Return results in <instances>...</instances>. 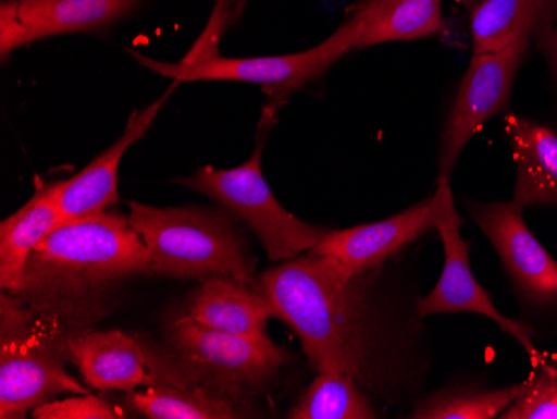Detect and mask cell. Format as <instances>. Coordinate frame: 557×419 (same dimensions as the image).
<instances>
[{
	"mask_svg": "<svg viewBox=\"0 0 557 419\" xmlns=\"http://www.w3.org/2000/svg\"><path fill=\"white\" fill-rule=\"evenodd\" d=\"M557 27V0H483L471 12L474 54L537 40Z\"/></svg>",
	"mask_w": 557,
	"mask_h": 419,
	"instance_id": "e0dca14e",
	"label": "cell"
},
{
	"mask_svg": "<svg viewBox=\"0 0 557 419\" xmlns=\"http://www.w3.org/2000/svg\"><path fill=\"white\" fill-rule=\"evenodd\" d=\"M27 33L18 17L17 0H4L0 4V56L8 59L17 47L27 46Z\"/></svg>",
	"mask_w": 557,
	"mask_h": 419,
	"instance_id": "d4e9b609",
	"label": "cell"
},
{
	"mask_svg": "<svg viewBox=\"0 0 557 419\" xmlns=\"http://www.w3.org/2000/svg\"><path fill=\"white\" fill-rule=\"evenodd\" d=\"M65 353L94 390L131 393L140 386L186 387L197 383L180 359H169L139 337L117 330L74 331L65 336Z\"/></svg>",
	"mask_w": 557,
	"mask_h": 419,
	"instance_id": "ba28073f",
	"label": "cell"
},
{
	"mask_svg": "<svg viewBox=\"0 0 557 419\" xmlns=\"http://www.w3.org/2000/svg\"><path fill=\"white\" fill-rule=\"evenodd\" d=\"M17 4L30 44L61 34L104 29L133 12L140 0H17Z\"/></svg>",
	"mask_w": 557,
	"mask_h": 419,
	"instance_id": "ac0fdd59",
	"label": "cell"
},
{
	"mask_svg": "<svg viewBox=\"0 0 557 419\" xmlns=\"http://www.w3.org/2000/svg\"><path fill=\"white\" fill-rule=\"evenodd\" d=\"M264 144L265 137H261L255 155L239 168L208 165L174 183L206 194L239 215L255 231L271 261H287L314 249L327 230L304 223L275 199L262 174Z\"/></svg>",
	"mask_w": 557,
	"mask_h": 419,
	"instance_id": "5b68a950",
	"label": "cell"
},
{
	"mask_svg": "<svg viewBox=\"0 0 557 419\" xmlns=\"http://www.w3.org/2000/svg\"><path fill=\"white\" fill-rule=\"evenodd\" d=\"M531 42L522 39L503 51L472 56L444 127L437 181L450 180L462 149L487 119L508 111L512 84Z\"/></svg>",
	"mask_w": 557,
	"mask_h": 419,
	"instance_id": "9c48e42d",
	"label": "cell"
},
{
	"mask_svg": "<svg viewBox=\"0 0 557 419\" xmlns=\"http://www.w3.org/2000/svg\"><path fill=\"white\" fill-rule=\"evenodd\" d=\"M443 197L444 184L437 181V190L433 197L379 223L349 230H327L311 251L336 259L352 276L371 273V269L383 264L404 246L436 227L443 209Z\"/></svg>",
	"mask_w": 557,
	"mask_h": 419,
	"instance_id": "7c38bea8",
	"label": "cell"
},
{
	"mask_svg": "<svg viewBox=\"0 0 557 419\" xmlns=\"http://www.w3.org/2000/svg\"><path fill=\"white\" fill-rule=\"evenodd\" d=\"M499 418L504 419H557L556 368L546 366L543 374L524 383L515 399Z\"/></svg>",
	"mask_w": 557,
	"mask_h": 419,
	"instance_id": "603a6c76",
	"label": "cell"
},
{
	"mask_svg": "<svg viewBox=\"0 0 557 419\" xmlns=\"http://www.w3.org/2000/svg\"><path fill=\"white\" fill-rule=\"evenodd\" d=\"M36 419H119L124 418L119 409L106 399L92 394H75L62 402H49L33 411Z\"/></svg>",
	"mask_w": 557,
	"mask_h": 419,
	"instance_id": "cb8c5ba5",
	"label": "cell"
},
{
	"mask_svg": "<svg viewBox=\"0 0 557 419\" xmlns=\"http://www.w3.org/2000/svg\"><path fill=\"white\" fill-rule=\"evenodd\" d=\"M62 184L64 181L40 184L29 201L0 224L2 291L17 293L30 252L62 223L59 209Z\"/></svg>",
	"mask_w": 557,
	"mask_h": 419,
	"instance_id": "2e32d148",
	"label": "cell"
},
{
	"mask_svg": "<svg viewBox=\"0 0 557 419\" xmlns=\"http://www.w3.org/2000/svg\"><path fill=\"white\" fill-rule=\"evenodd\" d=\"M443 209L437 219L436 230L440 231L441 239H443L446 261H444L443 274L434 289L424 298L419 299V315L475 312V315L486 316L500 330L511 334L521 344L529 358L533 359L534 365L546 368L549 365L534 346L533 331L515 319L500 315L494 306L490 293L478 283L472 274L471 264H469V244L461 236L462 219L454 205L449 181H443Z\"/></svg>",
	"mask_w": 557,
	"mask_h": 419,
	"instance_id": "30bf717a",
	"label": "cell"
},
{
	"mask_svg": "<svg viewBox=\"0 0 557 419\" xmlns=\"http://www.w3.org/2000/svg\"><path fill=\"white\" fill-rule=\"evenodd\" d=\"M504 130L518 169L512 202L522 209L557 206L556 131L512 112L504 115Z\"/></svg>",
	"mask_w": 557,
	"mask_h": 419,
	"instance_id": "5bb4252c",
	"label": "cell"
},
{
	"mask_svg": "<svg viewBox=\"0 0 557 419\" xmlns=\"http://www.w3.org/2000/svg\"><path fill=\"white\" fill-rule=\"evenodd\" d=\"M149 273L143 237L119 212L59 224L25 264L17 296L46 318H77L122 278ZM92 311V309H90Z\"/></svg>",
	"mask_w": 557,
	"mask_h": 419,
	"instance_id": "7a4b0ae2",
	"label": "cell"
},
{
	"mask_svg": "<svg viewBox=\"0 0 557 419\" xmlns=\"http://www.w3.org/2000/svg\"><path fill=\"white\" fill-rule=\"evenodd\" d=\"M127 403L134 411L150 419H234L240 412L230 396L202 383L190 386H149L131 391Z\"/></svg>",
	"mask_w": 557,
	"mask_h": 419,
	"instance_id": "ffe728a7",
	"label": "cell"
},
{
	"mask_svg": "<svg viewBox=\"0 0 557 419\" xmlns=\"http://www.w3.org/2000/svg\"><path fill=\"white\" fill-rule=\"evenodd\" d=\"M129 223L149 252V273L174 280L231 276L255 283V261L230 219L214 209L129 202Z\"/></svg>",
	"mask_w": 557,
	"mask_h": 419,
	"instance_id": "3957f363",
	"label": "cell"
},
{
	"mask_svg": "<svg viewBox=\"0 0 557 419\" xmlns=\"http://www.w3.org/2000/svg\"><path fill=\"white\" fill-rule=\"evenodd\" d=\"M350 14L361 19L358 49L416 40L446 30L443 0H361Z\"/></svg>",
	"mask_w": 557,
	"mask_h": 419,
	"instance_id": "d6986e66",
	"label": "cell"
},
{
	"mask_svg": "<svg viewBox=\"0 0 557 419\" xmlns=\"http://www.w3.org/2000/svg\"><path fill=\"white\" fill-rule=\"evenodd\" d=\"M522 211L512 201L469 206L522 296L536 306L557 305V261L525 226Z\"/></svg>",
	"mask_w": 557,
	"mask_h": 419,
	"instance_id": "8fae6325",
	"label": "cell"
},
{
	"mask_svg": "<svg viewBox=\"0 0 557 419\" xmlns=\"http://www.w3.org/2000/svg\"><path fill=\"white\" fill-rule=\"evenodd\" d=\"M362 33L361 19L350 14L343 26L324 42L309 51L264 58L230 59L218 54L202 58H184L181 62H161L133 52L134 59L144 67L175 83H200V81H227L261 86L269 96L283 99L300 89L312 79L322 76L334 62L358 47Z\"/></svg>",
	"mask_w": 557,
	"mask_h": 419,
	"instance_id": "8992f818",
	"label": "cell"
},
{
	"mask_svg": "<svg viewBox=\"0 0 557 419\" xmlns=\"http://www.w3.org/2000/svg\"><path fill=\"white\" fill-rule=\"evenodd\" d=\"M289 418L374 419L377 415L352 377L318 373L299 403L290 409Z\"/></svg>",
	"mask_w": 557,
	"mask_h": 419,
	"instance_id": "44dd1931",
	"label": "cell"
},
{
	"mask_svg": "<svg viewBox=\"0 0 557 419\" xmlns=\"http://www.w3.org/2000/svg\"><path fill=\"white\" fill-rule=\"evenodd\" d=\"M556 373H557V368H556Z\"/></svg>",
	"mask_w": 557,
	"mask_h": 419,
	"instance_id": "f1b7e54d",
	"label": "cell"
},
{
	"mask_svg": "<svg viewBox=\"0 0 557 419\" xmlns=\"http://www.w3.org/2000/svg\"><path fill=\"white\" fill-rule=\"evenodd\" d=\"M524 383L499 390H453L422 399L412 412L416 419H493L515 403Z\"/></svg>",
	"mask_w": 557,
	"mask_h": 419,
	"instance_id": "7402d4cb",
	"label": "cell"
},
{
	"mask_svg": "<svg viewBox=\"0 0 557 419\" xmlns=\"http://www.w3.org/2000/svg\"><path fill=\"white\" fill-rule=\"evenodd\" d=\"M187 315L212 330L265 341L272 308L264 294L231 276H211L194 293Z\"/></svg>",
	"mask_w": 557,
	"mask_h": 419,
	"instance_id": "9a60e30c",
	"label": "cell"
},
{
	"mask_svg": "<svg viewBox=\"0 0 557 419\" xmlns=\"http://www.w3.org/2000/svg\"><path fill=\"white\" fill-rule=\"evenodd\" d=\"M272 316L299 337L318 373L368 381L372 340L366 274L352 276L334 258L308 251L255 280Z\"/></svg>",
	"mask_w": 557,
	"mask_h": 419,
	"instance_id": "6da1fadb",
	"label": "cell"
},
{
	"mask_svg": "<svg viewBox=\"0 0 557 419\" xmlns=\"http://www.w3.org/2000/svg\"><path fill=\"white\" fill-rule=\"evenodd\" d=\"M454 2H458L459 5H462V8L471 14V12L474 11L481 2H483V0H454Z\"/></svg>",
	"mask_w": 557,
	"mask_h": 419,
	"instance_id": "4316f807",
	"label": "cell"
},
{
	"mask_svg": "<svg viewBox=\"0 0 557 419\" xmlns=\"http://www.w3.org/2000/svg\"><path fill=\"white\" fill-rule=\"evenodd\" d=\"M233 2H239V0H233Z\"/></svg>",
	"mask_w": 557,
	"mask_h": 419,
	"instance_id": "83f0119b",
	"label": "cell"
},
{
	"mask_svg": "<svg viewBox=\"0 0 557 419\" xmlns=\"http://www.w3.org/2000/svg\"><path fill=\"white\" fill-rule=\"evenodd\" d=\"M17 294L0 296V418H22L59 394L89 390L65 371V336Z\"/></svg>",
	"mask_w": 557,
	"mask_h": 419,
	"instance_id": "277c9868",
	"label": "cell"
},
{
	"mask_svg": "<svg viewBox=\"0 0 557 419\" xmlns=\"http://www.w3.org/2000/svg\"><path fill=\"white\" fill-rule=\"evenodd\" d=\"M177 84L180 83L174 81V86L159 101L134 112L129 122H127V126H125L124 133L109 147L108 151L94 159L77 176L64 181L61 196H59L62 223L94 218V215L102 214L112 206L117 205V171L122 158H124L127 149H131L137 140L146 136L150 124L154 122L156 115L159 114Z\"/></svg>",
	"mask_w": 557,
	"mask_h": 419,
	"instance_id": "4fadbf2b",
	"label": "cell"
},
{
	"mask_svg": "<svg viewBox=\"0 0 557 419\" xmlns=\"http://www.w3.org/2000/svg\"><path fill=\"white\" fill-rule=\"evenodd\" d=\"M540 46V51L543 52L546 58L547 64H549L550 71H553L554 77L557 81V27H554L549 33L544 34L543 37L536 40Z\"/></svg>",
	"mask_w": 557,
	"mask_h": 419,
	"instance_id": "484cf974",
	"label": "cell"
},
{
	"mask_svg": "<svg viewBox=\"0 0 557 419\" xmlns=\"http://www.w3.org/2000/svg\"><path fill=\"white\" fill-rule=\"evenodd\" d=\"M169 341L181 365L197 383L230 398L261 393L289 361V353L272 343L212 330L189 315L169 324Z\"/></svg>",
	"mask_w": 557,
	"mask_h": 419,
	"instance_id": "52a82bcc",
	"label": "cell"
}]
</instances>
